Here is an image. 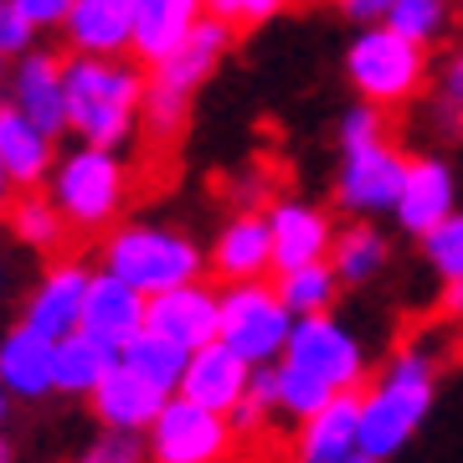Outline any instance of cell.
I'll use <instances>...</instances> for the list:
<instances>
[{
    "instance_id": "cell-15",
    "label": "cell",
    "mask_w": 463,
    "mask_h": 463,
    "mask_svg": "<svg viewBox=\"0 0 463 463\" xmlns=\"http://www.w3.org/2000/svg\"><path fill=\"white\" fill-rule=\"evenodd\" d=\"M361 453V392H335L294 432V463H345Z\"/></svg>"
},
{
    "instance_id": "cell-24",
    "label": "cell",
    "mask_w": 463,
    "mask_h": 463,
    "mask_svg": "<svg viewBox=\"0 0 463 463\" xmlns=\"http://www.w3.org/2000/svg\"><path fill=\"white\" fill-rule=\"evenodd\" d=\"M0 165L26 191L52 170V134L42 124H32L16 103H0Z\"/></svg>"
},
{
    "instance_id": "cell-36",
    "label": "cell",
    "mask_w": 463,
    "mask_h": 463,
    "mask_svg": "<svg viewBox=\"0 0 463 463\" xmlns=\"http://www.w3.org/2000/svg\"><path fill=\"white\" fill-rule=\"evenodd\" d=\"M288 5V0H206V11L212 16H222L227 26H263V21H273Z\"/></svg>"
},
{
    "instance_id": "cell-43",
    "label": "cell",
    "mask_w": 463,
    "mask_h": 463,
    "mask_svg": "<svg viewBox=\"0 0 463 463\" xmlns=\"http://www.w3.org/2000/svg\"><path fill=\"white\" fill-rule=\"evenodd\" d=\"M345 463H386V458H371V453H355V458H345Z\"/></svg>"
},
{
    "instance_id": "cell-34",
    "label": "cell",
    "mask_w": 463,
    "mask_h": 463,
    "mask_svg": "<svg viewBox=\"0 0 463 463\" xmlns=\"http://www.w3.org/2000/svg\"><path fill=\"white\" fill-rule=\"evenodd\" d=\"M72 463H149V443H145V432L103 428Z\"/></svg>"
},
{
    "instance_id": "cell-4",
    "label": "cell",
    "mask_w": 463,
    "mask_h": 463,
    "mask_svg": "<svg viewBox=\"0 0 463 463\" xmlns=\"http://www.w3.org/2000/svg\"><path fill=\"white\" fill-rule=\"evenodd\" d=\"M345 78L355 88V99L376 103V109H407L432 78L428 47L402 36L386 21L381 26H355L345 47Z\"/></svg>"
},
{
    "instance_id": "cell-6",
    "label": "cell",
    "mask_w": 463,
    "mask_h": 463,
    "mask_svg": "<svg viewBox=\"0 0 463 463\" xmlns=\"http://www.w3.org/2000/svg\"><path fill=\"white\" fill-rule=\"evenodd\" d=\"M124 196H129V170L103 145H78L52 170V201L78 232L109 227L124 212Z\"/></svg>"
},
{
    "instance_id": "cell-19",
    "label": "cell",
    "mask_w": 463,
    "mask_h": 463,
    "mask_svg": "<svg viewBox=\"0 0 463 463\" xmlns=\"http://www.w3.org/2000/svg\"><path fill=\"white\" fill-rule=\"evenodd\" d=\"M175 397V392H160L149 376H139L134 365L118 361L109 376L99 381V392H93V417H99L103 428H118V432H149V422L160 417V407Z\"/></svg>"
},
{
    "instance_id": "cell-25",
    "label": "cell",
    "mask_w": 463,
    "mask_h": 463,
    "mask_svg": "<svg viewBox=\"0 0 463 463\" xmlns=\"http://www.w3.org/2000/svg\"><path fill=\"white\" fill-rule=\"evenodd\" d=\"M330 263H335V273H340L345 288H361V283L381 279V268L392 263V242H386V232L371 216H355L350 227L335 232Z\"/></svg>"
},
{
    "instance_id": "cell-9",
    "label": "cell",
    "mask_w": 463,
    "mask_h": 463,
    "mask_svg": "<svg viewBox=\"0 0 463 463\" xmlns=\"http://www.w3.org/2000/svg\"><path fill=\"white\" fill-rule=\"evenodd\" d=\"M407 155H402L386 134L371 145H350L340 149V165H335V206L345 216H392L407 181Z\"/></svg>"
},
{
    "instance_id": "cell-41",
    "label": "cell",
    "mask_w": 463,
    "mask_h": 463,
    "mask_svg": "<svg viewBox=\"0 0 463 463\" xmlns=\"http://www.w3.org/2000/svg\"><path fill=\"white\" fill-rule=\"evenodd\" d=\"M11 185H16V181H11V170L0 165V216L11 212V201H16V196H11Z\"/></svg>"
},
{
    "instance_id": "cell-42",
    "label": "cell",
    "mask_w": 463,
    "mask_h": 463,
    "mask_svg": "<svg viewBox=\"0 0 463 463\" xmlns=\"http://www.w3.org/2000/svg\"><path fill=\"white\" fill-rule=\"evenodd\" d=\"M5 407H11V392H5V381H0V422H5Z\"/></svg>"
},
{
    "instance_id": "cell-16",
    "label": "cell",
    "mask_w": 463,
    "mask_h": 463,
    "mask_svg": "<svg viewBox=\"0 0 463 463\" xmlns=\"http://www.w3.org/2000/svg\"><path fill=\"white\" fill-rule=\"evenodd\" d=\"M248 386H252V361H242L227 340H212V345L191 350L185 376H181V397L201 402L212 412H232L248 397Z\"/></svg>"
},
{
    "instance_id": "cell-10",
    "label": "cell",
    "mask_w": 463,
    "mask_h": 463,
    "mask_svg": "<svg viewBox=\"0 0 463 463\" xmlns=\"http://www.w3.org/2000/svg\"><path fill=\"white\" fill-rule=\"evenodd\" d=\"M283 361L304 365L335 392H361L365 386V345L345 319L335 315H304L294 319V335L283 345Z\"/></svg>"
},
{
    "instance_id": "cell-40",
    "label": "cell",
    "mask_w": 463,
    "mask_h": 463,
    "mask_svg": "<svg viewBox=\"0 0 463 463\" xmlns=\"http://www.w3.org/2000/svg\"><path fill=\"white\" fill-rule=\"evenodd\" d=\"M443 315L463 325V279L458 283H443Z\"/></svg>"
},
{
    "instance_id": "cell-3",
    "label": "cell",
    "mask_w": 463,
    "mask_h": 463,
    "mask_svg": "<svg viewBox=\"0 0 463 463\" xmlns=\"http://www.w3.org/2000/svg\"><path fill=\"white\" fill-rule=\"evenodd\" d=\"M232 32L237 26H227L222 16H206L196 21V32L185 36L175 52H165L160 62L149 67V83H145V129L155 134V139H170V134L185 124V114H191V99H196V88L212 78L216 67H222V57L232 52Z\"/></svg>"
},
{
    "instance_id": "cell-8",
    "label": "cell",
    "mask_w": 463,
    "mask_h": 463,
    "mask_svg": "<svg viewBox=\"0 0 463 463\" xmlns=\"http://www.w3.org/2000/svg\"><path fill=\"white\" fill-rule=\"evenodd\" d=\"M145 443H149V463H227L237 432H232L227 412H212V407L175 392L160 407V417L149 422Z\"/></svg>"
},
{
    "instance_id": "cell-18",
    "label": "cell",
    "mask_w": 463,
    "mask_h": 463,
    "mask_svg": "<svg viewBox=\"0 0 463 463\" xmlns=\"http://www.w3.org/2000/svg\"><path fill=\"white\" fill-rule=\"evenodd\" d=\"M11 103L57 139L67 129V62L57 52H26L11 72Z\"/></svg>"
},
{
    "instance_id": "cell-32",
    "label": "cell",
    "mask_w": 463,
    "mask_h": 463,
    "mask_svg": "<svg viewBox=\"0 0 463 463\" xmlns=\"http://www.w3.org/2000/svg\"><path fill=\"white\" fill-rule=\"evenodd\" d=\"M422 242V263L438 273L443 283H458L463 279V212L443 216L428 237H417Z\"/></svg>"
},
{
    "instance_id": "cell-30",
    "label": "cell",
    "mask_w": 463,
    "mask_h": 463,
    "mask_svg": "<svg viewBox=\"0 0 463 463\" xmlns=\"http://www.w3.org/2000/svg\"><path fill=\"white\" fill-rule=\"evenodd\" d=\"M386 26H397L402 36H412L422 47H438L453 26V11H448V0H397Z\"/></svg>"
},
{
    "instance_id": "cell-17",
    "label": "cell",
    "mask_w": 463,
    "mask_h": 463,
    "mask_svg": "<svg viewBox=\"0 0 463 463\" xmlns=\"http://www.w3.org/2000/svg\"><path fill=\"white\" fill-rule=\"evenodd\" d=\"M0 381L16 402H42L57 392V340L32 330L21 319L16 330L0 335Z\"/></svg>"
},
{
    "instance_id": "cell-44",
    "label": "cell",
    "mask_w": 463,
    "mask_h": 463,
    "mask_svg": "<svg viewBox=\"0 0 463 463\" xmlns=\"http://www.w3.org/2000/svg\"><path fill=\"white\" fill-rule=\"evenodd\" d=\"M0 463H11V443L5 438H0Z\"/></svg>"
},
{
    "instance_id": "cell-5",
    "label": "cell",
    "mask_w": 463,
    "mask_h": 463,
    "mask_svg": "<svg viewBox=\"0 0 463 463\" xmlns=\"http://www.w3.org/2000/svg\"><path fill=\"white\" fill-rule=\"evenodd\" d=\"M103 268L129 279L139 294H165L175 283L201 279L206 252L175 227H155V222H124L109 232L103 242Z\"/></svg>"
},
{
    "instance_id": "cell-2",
    "label": "cell",
    "mask_w": 463,
    "mask_h": 463,
    "mask_svg": "<svg viewBox=\"0 0 463 463\" xmlns=\"http://www.w3.org/2000/svg\"><path fill=\"white\" fill-rule=\"evenodd\" d=\"M145 72L124 57H88L72 52L67 62V129L83 145L118 149L145 124Z\"/></svg>"
},
{
    "instance_id": "cell-45",
    "label": "cell",
    "mask_w": 463,
    "mask_h": 463,
    "mask_svg": "<svg viewBox=\"0 0 463 463\" xmlns=\"http://www.w3.org/2000/svg\"><path fill=\"white\" fill-rule=\"evenodd\" d=\"M0 78H5V52H0Z\"/></svg>"
},
{
    "instance_id": "cell-33",
    "label": "cell",
    "mask_w": 463,
    "mask_h": 463,
    "mask_svg": "<svg viewBox=\"0 0 463 463\" xmlns=\"http://www.w3.org/2000/svg\"><path fill=\"white\" fill-rule=\"evenodd\" d=\"M432 114L443 118L448 129H463V47L448 52L438 62V78H432Z\"/></svg>"
},
{
    "instance_id": "cell-1",
    "label": "cell",
    "mask_w": 463,
    "mask_h": 463,
    "mask_svg": "<svg viewBox=\"0 0 463 463\" xmlns=\"http://www.w3.org/2000/svg\"><path fill=\"white\" fill-rule=\"evenodd\" d=\"M438 397V361L432 350L407 345L381 365V376L361 386V453L371 458H397L428 422Z\"/></svg>"
},
{
    "instance_id": "cell-7",
    "label": "cell",
    "mask_w": 463,
    "mask_h": 463,
    "mask_svg": "<svg viewBox=\"0 0 463 463\" xmlns=\"http://www.w3.org/2000/svg\"><path fill=\"white\" fill-rule=\"evenodd\" d=\"M294 335V309L283 304L279 283L248 279V283H227L222 288V335L242 361L252 365H273L283 361V345Z\"/></svg>"
},
{
    "instance_id": "cell-23",
    "label": "cell",
    "mask_w": 463,
    "mask_h": 463,
    "mask_svg": "<svg viewBox=\"0 0 463 463\" xmlns=\"http://www.w3.org/2000/svg\"><path fill=\"white\" fill-rule=\"evenodd\" d=\"M201 16H206V0H134V57L155 67L196 32Z\"/></svg>"
},
{
    "instance_id": "cell-28",
    "label": "cell",
    "mask_w": 463,
    "mask_h": 463,
    "mask_svg": "<svg viewBox=\"0 0 463 463\" xmlns=\"http://www.w3.org/2000/svg\"><path fill=\"white\" fill-rule=\"evenodd\" d=\"M118 361L124 365H134L139 376H149L160 392H181V376H185V361H191V350L185 345H175L170 335H160V330H139L129 340V345L118 350Z\"/></svg>"
},
{
    "instance_id": "cell-46",
    "label": "cell",
    "mask_w": 463,
    "mask_h": 463,
    "mask_svg": "<svg viewBox=\"0 0 463 463\" xmlns=\"http://www.w3.org/2000/svg\"><path fill=\"white\" fill-rule=\"evenodd\" d=\"M0 283H5V268H0Z\"/></svg>"
},
{
    "instance_id": "cell-29",
    "label": "cell",
    "mask_w": 463,
    "mask_h": 463,
    "mask_svg": "<svg viewBox=\"0 0 463 463\" xmlns=\"http://www.w3.org/2000/svg\"><path fill=\"white\" fill-rule=\"evenodd\" d=\"M11 232H16L26 248H36V252H52V248H62V237H67V222L62 216V206L52 196H36V191H26V196H16L11 201Z\"/></svg>"
},
{
    "instance_id": "cell-31",
    "label": "cell",
    "mask_w": 463,
    "mask_h": 463,
    "mask_svg": "<svg viewBox=\"0 0 463 463\" xmlns=\"http://www.w3.org/2000/svg\"><path fill=\"white\" fill-rule=\"evenodd\" d=\"M330 397H335V386H325L319 376H309L304 365L279 361V412H283V417L304 422V417H315Z\"/></svg>"
},
{
    "instance_id": "cell-13",
    "label": "cell",
    "mask_w": 463,
    "mask_h": 463,
    "mask_svg": "<svg viewBox=\"0 0 463 463\" xmlns=\"http://www.w3.org/2000/svg\"><path fill=\"white\" fill-rule=\"evenodd\" d=\"M145 325H149V294H139L129 279L99 268L93 283H88V298H83V330L109 340L114 350H124Z\"/></svg>"
},
{
    "instance_id": "cell-22",
    "label": "cell",
    "mask_w": 463,
    "mask_h": 463,
    "mask_svg": "<svg viewBox=\"0 0 463 463\" xmlns=\"http://www.w3.org/2000/svg\"><path fill=\"white\" fill-rule=\"evenodd\" d=\"M62 36L88 57H124L134 52V0H72Z\"/></svg>"
},
{
    "instance_id": "cell-14",
    "label": "cell",
    "mask_w": 463,
    "mask_h": 463,
    "mask_svg": "<svg viewBox=\"0 0 463 463\" xmlns=\"http://www.w3.org/2000/svg\"><path fill=\"white\" fill-rule=\"evenodd\" d=\"M268 227H273V273L330 258L335 232H340L330 222V212L315 206V201H273Z\"/></svg>"
},
{
    "instance_id": "cell-12",
    "label": "cell",
    "mask_w": 463,
    "mask_h": 463,
    "mask_svg": "<svg viewBox=\"0 0 463 463\" xmlns=\"http://www.w3.org/2000/svg\"><path fill=\"white\" fill-rule=\"evenodd\" d=\"M458 212V175L448 165L443 155H417L407 165V181H402V196H397V227L407 237H428L443 216Z\"/></svg>"
},
{
    "instance_id": "cell-20",
    "label": "cell",
    "mask_w": 463,
    "mask_h": 463,
    "mask_svg": "<svg viewBox=\"0 0 463 463\" xmlns=\"http://www.w3.org/2000/svg\"><path fill=\"white\" fill-rule=\"evenodd\" d=\"M88 283H93V273H88L83 263H57L42 273V283L32 288V298H26V325L42 335H52V340H62V335L83 330V298H88Z\"/></svg>"
},
{
    "instance_id": "cell-37",
    "label": "cell",
    "mask_w": 463,
    "mask_h": 463,
    "mask_svg": "<svg viewBox=\"0 0 463 463\" xmlns=\"http://www.w3.org/2000/svg\"><path fill=\"white\" fill-rule=\"evenodd\" d=\"M32 36H36L32 16L21 11L16 0H0V52L5 57H26L32 52Z\"/></svg>"
},
{
    "instance_id": "cell-35",
    "label": "cell",
    "mask_w": 463,
    "mask_h": 463,
    "mask_svg": "<svg viewBox=\"0 0 463 463\" xmlns=\"http://www.w3.org/2000/svg\"><path fill=\"white\" fill-rule=\"evenodd\" d=\"M381 134H386V109L355 99L345 114H340V129H335V139H340V149H350V145H371V139H381Z\"/></svg>"
},
{
    "instance_id": "cell-27",
    "label": "cell",
    "mask_w": 463,
    "mask_h": 463,
    "mask_svg": "<svg viewBox=\"0 0 463 463\" xmlns=\"http://www.w3.org/2000/svg\"><path fill=\"white\" fill-rule=\"evenodd\" d=\"M273 283H279L283 304L294 309V319H304V315H330L335 298H340V288H345L330 258H319V263H304V268H283Z\"/></svg>"
},
{
    "instance_id": "cell-38",
    "label": "cell",
    "mask_w": 463,
    "mask_h": 463,
    "mask_svg": "<svg viewBox=\"0 0 463 463\" xmlns=\"http://www.w3.org/2000/svg\"><path fill=\"white\" fill-rule=\"evenodd\" d=\"M330 5L340 11V21H350V26H381V21L392 16L397 0H330Z\"/></svg>"
},
{
    "instance_id": "cell-21",
    "label": "cell",
    "mask_w": 463,
    "mask_h": 463,
    "mask_svg": "<svg viewBox=\"0 0 463 463\" xmlns=\"http://www.w3.org/2000/svg\"><path fill=\"white\" fill-rule=\"evenodd\" d=\"M212 268H216V279H227V283H248V279L273 273V227H268V212L242 206V212L232 216L212 242Z\"/></svg>"
},
{
    "instance_id": "cell-11",
    "label": "cell",
    "mask_w": 463,
    "mask_h": 463,
    "mask_svg": "<svg viewBox=\"0 0 463 463\" xmlns=\"http://www.w3.org/2000/svg\"><path fill=\"white\" fill-rule=\"evenodd\" d=\"M149 330L170 335L175 345L201 350L222 335V294L206 288L201 279L175 283L165 294H149Z\"/></svg>"
},
{
    "instance_id": "cell-26",
    "label": "cell",
    "mask_w": 463,
    "mask_h": 463,
    "mask_svg": "<svg viewBox=\"0 0 463 463\" xmlns=\"http://www.w3.org/2000/svg\"><path fill=\"white\" fill-rule=\"evenodd\" d=\"M118 365V350L88 330H72L57 340V392L67 397H93L99 381Z\"/></svg>"
},
{
    "instance_id": "cell-39",
    "label": "cell",
    "mask_w": 463,
    "mask_h": 463,
    "mask_svg": "<svg viewBox=\"0 0 463 463\" xmlns=\"http://www.w3.org/2000/svg\"><path fill=\"white\" fill-rule=\"evenodd\" d=\"M16 5L32 16L36 32H42V26H62L67 11H72V0H16Z\"/></svg>"
}]
</instances>
